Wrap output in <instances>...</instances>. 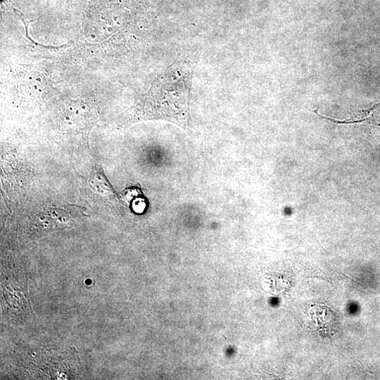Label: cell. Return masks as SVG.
<instances>
[{
    "label": "cell",
    "mask_w": 380,
    "mask_h": 380,
    "mask_svg": "<svg viewBox=\"0 0 380 380\" xmlns=\"http://www.w3.org/2000/svg\"><path fill=\"white\" fill-rule=\"evenodd\" d=\"M192 73L191 65L174 64L152 89V93L160 100L163 116L181 126H185L188 119Z\"/></svg>",
    "instance_id": "6da1fadb"
}]
</instances>
